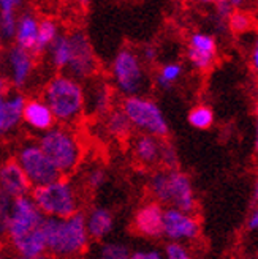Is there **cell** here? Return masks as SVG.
Segmentation results:
<instances>
[{
  "label": "cell",
  "mask_w": 258,
  "mask_h": 259,
  "mask_svg": "<svg viewBox=\"0 0 258 259\" xmlns=\"http://www.w3.org/2000/svg\"><path fill=\"white\" fill-rule=\"evenodd\" d=\"M8 62H10L13 85L16 89L24 87L33 71V56L29 51L15 45L8 53Z\"/></svg>",
  "instance_id": "cell-18"
},
{
  "label": "cell",
  "mask_w": 258,
  "mask_h": 259,
  "mask_svg": "<svg viewBox=\"0 0 258 259\" xmlns=\"http://www.w3.org/2000/svg\"><path fill=\"white\" fill-rule=\"evenodd\" d=\"M25 97L22 94L8 95L7 81L0 77V136L10 133L22 122Z\"/></svg>",
  "instance_id": "cell-12"
},
{
  "label": "cell",
  "mask_w": 258,
  "mask_h": 259,
  "mask_svg": "<svg viewBox=\"0 0 258 259\" xmlns=\"http://www.w3.org/2000/svg\"><path fill=\"white\" fill-rule=\"evenodd\" d=\"M113 106V89L108 82L89 79V87L84 89V112L94 115H105Z\"/></svg>",
  "instance_id": "cell-16"
},
{
  "label": "cell",
  "mask_w": 258,
  "mask_h": 259,
  "mask_svg": "<svg viewBox=\"0 0 258 259\" xmlns=\"http://www.w3.org/2000/svg\"><path fill=\"white\" fill-rule=\"evenodd\" d=\"M49 56L51 63L54 65L57 70H65L70 59V43H68V35H59L56 41L49 46Z\"/></svg>",
  "instance_id": "cell-26"
},
{
  "label": "cell",
  "mask_w": 258,
  "mask_h": 259,
  "mask_svg": "<svg viewBox=\"0 0 258 259\" xmlns=\"http://www.w3.org/2000/svg\"><path fill=\"white\" fill-rule=\"evenodd\" d=\"M253 25V19L249 13L246 11H241V10H236L231 13V16L227 22V27L231 29V32L235 33H244L252 29Z\"/></svg>",
  "instance_id": "cell-31"
},
{
  "label": "cell",
  "mask_w": 258,
  "mask_h": 259,
  "mask_svg": "<svg viewBox=\"0 0 258 259\" xmlns=\"http://www.w3.org/2000/svg\"><path fill=\"white\" fill-rule=\"evenodd\" d=\"M105 182H106V171L103 169L101 166L89 169V172L86 176V185L89 190H98L105 185Z\"/></svg>",
  "instance_id": "cell-34"
},
{
  "label": "cell",
  "mask_w": 258,
  "mask_h": 259,
  "mask_svg": "<svg viewBox=\"0 0 258 259\" xmlns=\"http://www.w3.org/2000/svg\"><path fill=\"white\" fill-rule=\"evenodd\" d=\"M38 146L54 164L60 177L71 176L83 160V144L71 126L54 125L38 138Z\"/></svg>",
  "instance_id": "cell-3"
},
{
  "label": "cell",
  "mask_w": 258,
  "mask_h": 259,
  "mask_svg": "<svg viewBox=\"0 0 258 259\" xmlns=\"http://www.w3.org/2000/svg\"><path fill=\"white\" fill-rule=\"evenodd\" d=\"M43 236L46 243V254L57 259L76 257L89 247V236L86 231V215L75 213L65 220L45 218Z\"/></svg>",
  "instance_id": "cell-1"
},
{
  "label": "cell",
  "mask_w": 258,
  "mask_h": 259,
  "mask_svg": "<svg viewBox=\"0 0 258 259\" xmlns=\"http://www.w3.org/2000/svg\"><path fill=\"white\" fill-rule=\"evenodd\" d=\"M162 220H163V205L156 201L144 202L139 207L133 218V228L139 236L148 239L162 237Z\"/></svg>",
  "instance_id": "cell-14"
},
{
  "label": "cell",
  "mask_w": 258,
  "mask_h": 259,
  "mask_svg": "<svg viewBox=\"0 0 258 259\" xmlns=\"http://www.w3.org/2000/svg\"><path fill=\"white\" fill-rule=\"evenodd\" d=\"M122 112L130 120L132 126L157 139H163L170 133V125L166 122L160 106L146 97H128L122 100Z\"/></svg>",
  "instance_id": "cell-5"
},
{
  "label": "cell",
  "mask_w": 258,
  "mask_h": 259,
  "mask_svg": "<svg viewBox=\"0 0 258 259\" xmlns=\"http://www.w3.org/2000/svg\"><path fill=\"white\" fill-rule=\"evenodd\" d=\"M43 101L59 125L71 126L84 114V87L68 74H57L45 87Z\"/></svg>",
  "instance_id": "cell-2"
},
{
  "label": "cell",
  "mask_w": 258,
  "mask_h": 259,
  "mask_svg": "<svg viewBox=\"0 0 258 259\" xmlns=\"http://www.w3.org/2000/svg\"><path fill=\"white\" fill-rule=\"evenodd\" d=\"M15 160L21 166L32 188L53 184L57 179H60V174L57 172L54 164L49 161V158L36 142H25L18 150Z\"/></svg>",
  "instance_id": "cell-8"
},
{
  "label": "cell",
  "mask_w": 258,
  "mask_h": 259,
  "mask_svg": "<svg viewBox=\"0 0 258 259\" xmlns=\"http://www.w3.org/2000/svg\"><path fill=\"white\" fill-rule=\"evenodd\" d=\"M217 57L215 38L204 32L192 33L187 45V59L193 68L198 71H208Z\"/></svg>",
  "instance_id": "cell-11"
},
{
  "label": "cell",
  "mask_w": 258,
  "mask_h": 259,
  "mask_svg": "<svg viewBox=\"0 0 258 259\" xmlns=\"http://www.w3.org/2000/svg\"><path fill=\"white\" fill-rule=\"evenodd\" d=\"M21 2L16 0H0V38L13 40L18 24V7Z\"/></svg>",
  "instance_id": "cell-23"
},
{
  "label": "cell",
  "mask_w": 258,
  "mask_h": 259,
  "mask_svg": "<svg viewBox=\"0 0 258 259\" xmlns=\"http://www.w3.org/2000/svg\"><path fill=\"white\" fill-rule=\"evenodd\" d=\"M233 5L231 2H217L215 4V18H217V25L220 32H224V29H227V22L233 13Z\"/></svg>",
  "instance_id": "cell-35"
},
{
  "label": "cell",
  "mask_w": 258,
  "mask_h": 259,
  "mask_svg": "<svg viewBox=\"0 0 258 259\" xmlns=\"http://www.w3.org/2000/svg\"><path fill=\"white\" fill-rule=\"evenodd\" d=\"M163 259H192V254L184 243L168 242L162 251Z\"/></svg>",
  "instance_id": "cell-33"
},
{
  "label": "cell",
  "mask_w": 258,
  "mask_h": 259,
  "mask_svg": "<svg viewBox=\"0 0 258 259\" xmlns=\"http://www.w3.org/2000/svg\"><path fill=\"white\" fill-rule=\"evenodd\" d=\"M11 204H13V199L7 193L0 190V237L5 236V232H7L10 213H11Z\"/></svg>",
  "instance_id": "cell-32"
},
{
  "label": "cell",
  "mask_w": 258,
  "mask_h": 259,
  "mask_svg": "<svg viewBox=\"0 0 258 259\" xmlns=\"http://www.w3.org/2000/svg\"><path fill=\"white\" fill-rule=\"evenodd\" d=\"M159 163L163 166L165 171H177L179 169V157L176 147L168 141L160 142V155Z\"/></svg>",
  "instance_id": "cell-30"
},
{
  "label": "cell",
  "mask_w": 258,
  "mask_h": 259,
  "mask_svg": "<svg viewBox=\"0 0 258 259\" xmlns=\"http://www.w3.org/2000/svg\"><path fill=\"white\" fill-rule=\"evenodd\" d=\"M22 122H25L32 130L40 133L48 132V130L56 125L53 112L49 111L43 98L25 100V105L22 109Z\"/></svg>",
  "instance_id": "cell-17"
},
{
  "label": "cell",
  "mask_w": 258,
  "mask_h": 259,
  "mask_svg": "<svg viewBox=\"0 0 258 259\" xmlns=\"http://www.w3.org/2000/svg\"><path fill=\"white\" fill-rule=\"evenodd\" d=\"M113 82L119 92L128 97H139L146 85V73L139 56L133 49H121L111 65Z\"/></svg>",
  "instance_id": "cell-6"
},
{
  "label": "cell",
  "mask_w": 258,
  "mask_h": 259,
  "mask_svg": "<svg viewBox=\"0 0 258 259\" xmlns=\"http://www.w3.org/2000/svg\"><path fill=\"white\" fill-rule=\"evenodd\" d=\"M250 65H252V68H253V70L258 68V46H256V45L252 48V53H250Z\"/></svg>",
  "instance_id": "cell-39"
},
{
  "label": "cell",
  "mask_w": 258,
  "mask_h": 259,
  "mask_svg": "<svg viewBox=\"0 0 258 259\" xmlns=\"http://www.w3.org/2000/svg\"><path fill=\"white\" fill-rule=\"evenodd\" d=\"M143 57L146 62H154L157 59V49L154 48V46H146L144 49H143Z\"/></svg>",
  "instance_id": "cell-37"
},
{
  "label": "cell",
  "mask_w": 258,
  "mask_h": 259,
  "mask_svg": "<svg viewBox=\"0 0 258 259\" xmlns=\"http://www.w3.org/2000/svg\"><path fill=\"white\" fill-rule=\"evenodd\" d=\"M68 43H70V59L67 65L68 76L78 82L92 79L98 70V60L89 38L86 36V33L76 30L68 33Z\"/></svg>",
  "instance_id": "cell-9"
},
{
  "label": "cell",
  "mask_w": 258,
  "mask_h": 259,
  "mask_svg": "<svg viewBox=\"0 0 258 259\" xmlns=\"http://www.w3.org/2000/svg\"><path fill=\"white\" fill-rule=\"evenodd\" d=\"M0 41H2V38H0Z\"/></svg>",
  "instance_id": "cell-43"
},
{
  "label": "cell",
  "mask_w": 258,
  "mask_h": 259,
  "mask_svg": "<svg viewBox=\"0 0 258 259\" xmlns=\"http://www.w3.org/2000/svg\"><path fill=\"white\" fill-rule=\"evenodd\" d=\"M2 248H4V242H2V239H0V253H2Z\"/></svg>",
  "instance_id": "cell-41"
},
{
  "label": "cell",
  "mask_w": 258,
  "mask_h": 259,
  "mask_svg": "<svg viewBox=\"0 0 258 259\" xmlns=\"http://www.w3.org/2000/svg\"><path fill=\"white\" fill-rule=\"evenodd\" d=\"M180 74H182V65L176 62L166 63L157 74V85L163 90H170L173 84L180 77Z\"/></svg>",
  "instance_id": "cell-28"
},
{
  "label": "cell",
  "mask_w": 258,
  "mask_h": 259,
  "mask_svg": "<svg viewBox=\"0 0 258 259\" xmlns=\"http://www.w3.org/2000/svg\"><path fill=\"white\" fill-rule=\"evenodd\" d=\"M160 139L149 135H138L133 141V155L138 163L143 166H154L159 163Z\"/></svg>",
  "instance_id": "cell-21"
},
{
  "label": "cell",
  "mask_w": 258,
  "mask_h": 259,
  "mask_svg": "<svg viewBox=\"0 0 258 259\" xmlns=\"http://www.w3.org/2000/svg\"><path fill=\"white\" fill-rule=\"evenodd\" d=\"M0 259H8V257H7L5 254H2V253H0Z\"/></svg>",
  "instance_id": "cell-42"
},
{
  "label": "cell",
  "mask_w": 258,
  "mask_h": 259,
  "mask_svg": "<svg viewBox=\"0 0 258 259\" xmlns=\"http://www.w3.org/2000/svg\"><path fill=\"white\" fill-rule=\"evenodd\" d=\"M38 22H40V19H38L32 11H22L21 15H18L16 33H15L16 46L29 51L30 54L36 43Z\"/></svg>",
  "instance_id": "cell-20"
},
{
  "label": "cell",
  "mask_w": 258,
  "mask_h": 259,
  "mask_svg": "<svg viewBox=\"0 0 258 259\" xmlns=\"http://www.w3.org/2000/svg\"><path fill=\"white\" fill-rule=\"evenodd\" d=\"M29 196L46 218L65 220L80 212V194L67 177L32 188Z\"/></svg>",
  "instance_id": "cell-4"
},
{
  "label": "cell",
  "mask_w": 258,
  "mask_h": 259,
  "mask_svg": "<svg viewBox=\"0 0 258 259\" xmlns=\"http://www.w3.org/2000/svg\"><path fill=\"white\" fill-rule=\"evenodd\" d=\"M13 259H51L48 254H42V256H35V257H24V256H15Z\"/></svg>",
  "instance_id": "cell-40"
},
{
  "label": "cell",
  "mask_w": 258,
  "mask_h": 259,
  "mask_svg": "<svg viewBox=\"0 0 258 259\" xmlns=\"http://www.w3.org/2000/svg\"><path fill=\"white\" fill-rule=\"evenodd\" d=\"M149 191L160 205H170V179L168 171L159 169L149 177Z\"/></svg>",
  "instance_id": "cell-25"
},
{
  "label": "cell",
  "mask_w": 258,
  "mask_h": 259,
  "mask_svg": "<svg viewBox=\"0 0 258 259\" xmlns=\"http://www.w3.org/2000/svg\"><path fill=\"white\" fill-rule=\"evenodd\" d=\"M130 248L122 242H103L98 251L97 259H130Z\"/></svg>",
  "instance_id": "cell-27"
},
{
  "label": "cell",
  "mask_w": 258,
  "mask_h": 259,
  "mask_svg": "<svg viewBox=\"0 0 258 259\" xmlns=\"http://www.w3.org/2000/svg\"><path fill=\"white\" fill-rule=\"evenodd\" d=\"M247 228H249V231H256V228H258V212H256V209L252 210V213L249 217Z\"/></svg>",
  "instance_id": "cell-38"
},
{
  "label": "cell",
  "mask_w": 258,
  "mask_h": 259,
  "mask_svg": "<svg viewBox=\"0 0 258 259\" xmlns=\"http://www.w3.org/2000/svg\"><path fill=\"white\" fill-rule=\"evenodd\" d=\"M59 36V25L54 19L43 18L38 22V35H36V43L32 51V56H42L45 51L49 49V46L56 41Z\"/></svg>",
  "instance_id": "cell-24"
},
{
  "label": "cell",
  "mask_w": 258,
  "mask_h": 259,
  "mask_svg": "<svg viewBox=\"0 0 258 259\" xmlns=\"http://www.w3.org/2000/svg\"><path fill=\"white\" fill-rule=\"evenodd\" d=\"M130 259H163V254L160 250H156V248L136 250V251H132Z\"/></svg>",
  "instance_id": "cell-36"
},
{
  "label": "cell",
  "mask_w": 258,
  "mask_h": 259,
  "mask_svg": "<svg viewBox=\"0 0 258 259\" xmlns=\"http://www.w3.org/2000/svg\"><path fill=\"white\" fill-rule=\"evenodd\" d=\"M114 228L113 213L105 207H95L86 215V231L89 239L103 240L106 239Z\"/></svg>",
  "instance_id": "cell-19"
},
{
  "label": "cell",
  "mask_w": 258,
  "mask_h": 259,
  "mask_svg": "<svg viewBox=\"0 0 258 259\" xmlns=\"http://www.w3.org/2000/svg\"><path fill=\"white\" fill-rule=\"evenodd\" d=\"M0 190L7 193L11 199L29 196L32 191V185L15 158L7 160L0 166Z\"/></svg>",
  "instance_id": "cell-15"
},
{
  "label": "cell",
  "mask_w": 258,
  "mask_h": 259,
  "mask_svg": "<svg viewBox=\"0 0 258 259\" xmlns=\"http://www.w3.org/2000/svg\"><path fill=\"white\" fill-rule=\"evenodd\" d=\"M105 132L118 141H125L130 138L133 126L122 109H111L105 115Z\"/></svg>",
  "instance_id": "cell-22"
},
{
  "label": "cell",
  "mask_w": 258,
  "mask_h": 259,
  "mask_svg": "<svg viewBox=\"0 0 258 259\" xmlns=\"http://www.w3.org/2000/svg\"><path fill=\"white\" fill-rule=\"evenodd\" d=\"M45 218L46 217L38 210V207L33 204L30 196L13 199L10 222L5 232L10 245H15L40 231Z\"/></svg>",
  "instance_id": "cell-7"
},
{
  "label": "cell",
  "mask_w": 258,
  "mask_h": 259,
  "mask_svg": "<svg viewBox=\"0 0 258 259\" xmlns=\"http://www.w3.org/2000/svg\"><path fill=\"white\" fill-rule=\"evenodd\" d=\"M201 232L200 220L193 213L180 212L173 207L163 209L162 220V237H166L170 242L184 243L195 240Z\"/></svg>",
  "instance_id": "cell-10"
},
{
  "label": "cell",
  "mask_w": 258,
  "mask_h": 259,
  "mask_svg": "<svg viewBox=\"0 0 258 259\" xmlns=\"http://www.w3.org/2000/svg\"><path fill=\"white\" fill-rule=\"evenodd\" d=\"M170 179V207L186 213L197 209V198L190 177L182 171H168Z\"/></svg>",
  "instance_id": "cell-13"
},
{
  "label": "cell",
  "mask_w": 258,
  "mask_h": 259,
  "mask_svg": "<svg viewBox=\"0 0 258 259\" xmlns=\"http://www.w3.org/2000/svg\"><path fill=\"white\" fill-rule=\"evenodd\" d=\"M189 123L197 130H208L214 123V112L209 106L200 105L189 112Z\"/></svg>",
  "instance_id": "cell-29"
}]
</instances>
